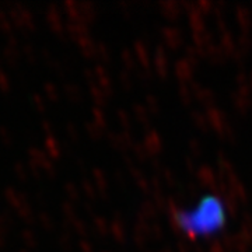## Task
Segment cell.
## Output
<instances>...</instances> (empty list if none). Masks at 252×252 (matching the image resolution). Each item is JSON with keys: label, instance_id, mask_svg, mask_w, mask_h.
I'll return each instance as SVG.
<instances>
[{"label": "cell", "instance_id": "6da1fadb", "mask_svg": "<svg viewBox=\"0 0 252 252\" xmlns=\"http://www.w3.org/2000/svg\"><path fill=\"white\" fill-rule=\"evenodd\" d=\"M228 220L227 203L219 195L207 193L175 213V224L192 240L210 238L223 231Z\"/></svg>", "mask_w": 252, "mask_h": 252}]
</instances>
